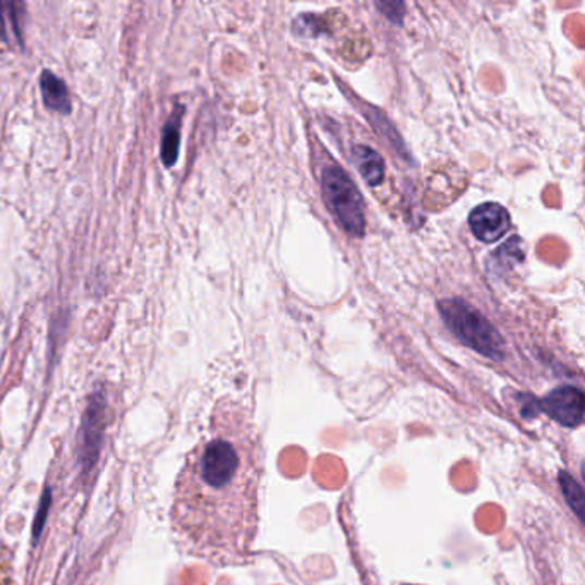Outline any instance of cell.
Returning <instances> with one entry per match:
<instances>
[{
    "label": "cell",
    "instance_id": "cell-1",
    "mask_svg": "<svg viewBox=\"0 0 585 585\" xmlns=\"http://www.w3.org/2000/svg\"><path fill=\"white\" fill-rule=\"evenodd\" d=\"M261 438L243 412L220 407L187 453L170 527L182 553L215 566L246 565L259 525Z\"/></svg>",
    "mask_w": 585,
    "mask_h": 585
},
{
    "label": "cell",
    "instance_id": "cell-2",
    "mask_svg": "<svg viewBox=\"0 0 585 585\" xmlns=\"http://www.w3.org/2000/svg\"><path fill=\"white\" fill-rule=\"evenodd\" d=\"M440 315L453 336L467 348L492 359L503 355V339L476 307L462 300L441 301Z\"/></svg>",
    "mask_w": 585,
    "mask_h": 585
},
{
    "label": "cell",
    "instance_id": "cell-3",
    "mask_svg": "<svg viewBox=\"0 0 585 585\" xmlns=\"http://www.w3.org/2000/svg\"><path fill=\"white\" fill-rule=\"evenodd\" d=\"M321 187L328 210L343 227V231H348L354 237H361L366 231L364 199L348 172L340 167H328L324 170Z\"/></svg>",
    "mask_w": 585,
    "mask_h": 585
},
{
    "label": "cell",
    "instance_id": "cell-4",
    "mask_svg": "<svg viewBox=\"0 0 585 585\" xmlns=\"http://www.w3.org/2000/svg\"><path fill=\"white\" fill-rule=\"evenodd\" d=\"M510 215L507 208L498 203H485L477 206L468 217V227L480 243H495L509 232Z\"/></svg>",
    "mask_w": 585,
    "mask_h": 585
},
{
    "label": "cell",
    "instance_id": "cell-5",
    "mask_svg": "<svg viewBox=\"0 0 585 585\" xmlns=\"http://www.w3.org/2000/svg\"><path fill=\"white\" fill-rule=\"evenodd\" d=\"M545 411L563 426H578L584 412V395L578 388L561 387L545 399Z\"/></svg>",
    "mask_w": 585,
    "mask_h": 585
},
{
    "label": "cell",
    "instance_id": "cell-6",
    "mask_svg": "<svg viewBox=\"0 0 585 585\" xmlns=\"http://www.w3.org/2000/svg\"><path fill=\"white\" fill-rule=\"evenodd\" d=\"M352 162L369 186H378L385 178V162L378 151L369 146L357 145L352 150Z\"/></svg>",
    "mask_w": 585,
    "mask_h": 585
},
{
    "label": "cell",
    "instance_id": "cell-7",
    "mask_svg": "<svg viewBox=\"0 0 585 585\" xmlns=\"http://www.w3.org/2000/svg\"><path fill=\"white\" fill-rule=\"evenodd\" d=\"M41 95H44L45 106L56 112L69 113L73 109L71 98H69L68 86L61 77L50 71H44L40 76Z\"/></svg>",
    "mask_w": 585,
    "mask_h": 585
},
{
    "label": "cell",
    "instance_id": "cell-8",
    "mask_svg": "<svg viewBox=\"0 0 585 585\" xmlns=\"http://www.w3.org/2000/svg\"><path fill=\"white\" fill-rule=\"evenodd\" d=\"M184 110L178 109L172 118L163 125L162 133V162L166 167H172L178 162L179 143H181V119Z\"/></svg>",
    "mask_w": 585,
    "mask_h": 585
},
{
    "label": "cell",
    "instance_id": "cell-9",
    "mask_svg": "<svg viewBox=\"0 0 585 585\" xmlns=\"http://www.w3.org/2000/svg\"><path fill=\"white\" fill-rule=\"evenodd\" d=\"M524 259V249H522V241L519 237L510 239L509 243H504L500 246V249L491 256V271L495 273H504L515 265V263Z\"/></svg>",
    "mask_w": 585,
    "mask_h": 585
},
{
    "label": "cell",
    "instance_id": "cell-10",
    "mask_svg": "<svg viewBox=\"0 0 585 585\" xmlns=\"http://www.w3.org/2000/svg\"><path fill=\"white\" fill-rule=\"evenodd\" d=\"M0 40L5 44H21L16 4L13 2H0Z\"/></svg>",
    "mask_w": 585,
    "mask_h": 585
},
{
    "label": "cell",
    "instance_id": "cell-11",
    "mask_svg": "<svg viewBox=\"0 0 585 585\" xmlns=\"http://www.w3.org/2000/svg\"><path fill=\"white\" fill-rule=\"evenodd\" d=\"M376 8L380 9L381 13L393 23H399L400 25L404 20L405 5L402 2H378Z\"/></svg>",
    "mask_w": 585,
    "mask_h": 585
}]
</instances>
